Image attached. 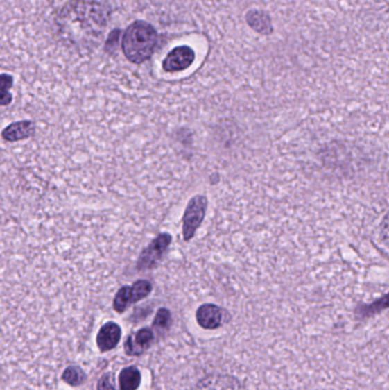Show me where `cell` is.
<instances>
[{"label":"cell","instance_id":"cell-1","mask_svg":"<svg viewBox=\"0 0 389 390\" xmlns=\"http://www.w3.org/2000/svg\"><path fill=\"white\" fill-rule=\"evenodd\" d=\"M158 44V33L155 28L137 21L126 30L123 38V51L126 58L132 63H143L151 58Z\"/></svg>","mask_w":389,"mask_h":390},{"label":"cell","instance_id":"cell-2","mask_svg":"<svg viewBox=\"0 0 389 390\" xmlns=\"http://www.w3.org/2000/svg\"><path fill=\"white\" fill-rule=\"evenodd\" d=\"M208 200L203 195L194 196L187 205L183 217L184 240L190 241L194 237L206 216Z\"/></svg>","mask_w":389,"mask_h":390},{"label":"cell","instance_id":"cell-3","mask_svg":"<svg viewBox=\"0 0 389 390\" xmlns=\"http://www.w3.org/2000/svg\"><path fill=\"white\" fill-rule=\"evenodd\" d=\"M152 285L145 280H139L135 282L132 287L125 285L116 292L114 300H113V308L116 313H123L130 305L139 303L141 299L148 297L151 294Z\"/></svg>","mask_w":389,"mask_h":390},{"label":"cell","instance_id":"cell-4","mask_svg":"<svg viewBox=\"0 0 389 390\" xmlns=\"http://www.w3.org/2000/svg\"><path fill=\"white\" fill-rule=\"evenodd\" d=\"M171 244V234H160L158 237H155V240L152 241V244L141 251L137 262V269L146 271V269H155Z\"/></svg>","mask_w":389,"mask_h":390},{"label":"cell","instance_id":"cell-5","mask_svg":"<svg viewBox=\"0 0 389 390\" xmlns=\"http://www.w3.org/2000/svg\"><path fill=\"white\" fill-rule=\"evenodd\" d=\"M196 58L193 49L182 46L177 47L174 51H171L168 54L167 58H164L162 67L166 72H178V71L187 70L190 67Z\"/></svg>","mask_w":389,"mask_h":390},{"label":"cell","instance_id":"cell-6","mask_svg":"<svg viewBox=\"0 0 389 390\" xmlns=\"http://www.w3.org/2000/svg\"><path fill=\"white\" fill-rule=\"evenodd\" d=\"M194 390H247L241 381L229 374H214L200 381Z\"/></svg>","mask_w":389,"mask_h":390},{"label":"cell","instance_id":"cell-7","mask_svg":"<svg viewBox=\"0 0 389 390\" xmlns=\"http://www.w3.org/2000/svg\"><path fill=\"white\" fill-rule=\"evenodd\" d=\"M196 316L199 325L207 330L218 329L225 322V314L222 308L212 304L200 306Z\"/></svg>","mask_w":389,"mask_h":390},{"label":"cell","instance_id":"cell-8","mask_svg":"<svg viewBox=\"0 0 389 390\" xmlns=\"http://www.w3.org/2000/svg\"><path fill=\"white\" fill-rule=\"evenodd\" d=\"M121 339V329L114 322H107L101 328L97 334L96 341L101 352H109L116 348Z\"/></svg>","mask_w":389,"mask_h":390},{"label":"cell","instance_id":"cell-9","mask_svg":"<svg viewBox=\"0 0 389 390\" xmlns=\"http://www.w3.org/2000/svg\"><path fill=\"white\" fill-rule=\"evenodd\" d=\"M155 340L153 331L148 328L139 330L135 336L129 337L125 344L126 353L128 355H141L146 349L150 348Z\"/></svg>","mask_w":389,"mask_h":390},{"label":"cell","instance_id":"cell-10","mask_svg":"<svg viewBox=\"0 0 389 390\" xmlns=\"http://www.w3.org/2000/svg\"><path fill=\"white\" fill-rule=\"evenodd\" d=\"M35 124L29 120L14 122L7 126L1 133V137L7 142H17L31 137L35 134Z\"/></svg>","mask_w":389,"mask_h":390},{"label":"cell","instance_id":"cell-11","mask_svg":"<svg viewBox=\"0 0 389 390\" xmlns=\"http://www.w3.org/2000/svg\"><path fill=\"white\" fill-rule=\"evenodd\" d=\"M141 372L135 366H129L120 372L119 384L121 390H137L141 384Z\"/></svg>","mask_w":389,"mask_h":390},{"label":"cell","instance_id":"cell-12","mask_svg":"<svg viewBox=\"0 0 389 390\" xmlns=\"http://www.w3.org/2000/svg\"><path fill=\"white\" fill-rule=\"evenodd\" d=\"M13 86V77L10 74H0V106L10 105L13 97L10 90Z\"/></svg>","mask_w":389,"mask_h":390},{"label":"cell","instance_id":"cell-13","mask_svg":"<svg viewBox=\"0 0 389 390\" xmlns=\"http://www.w3.org/2000/svg\"><path fill=\"white\" fill-rule=\"evenodd\" d=\"M62 378H63V380L67 384H70V386H74V387L76 386H80L86 380V375H85L84 372H83L81 368H77V366H70V368H67Z\"/></svg>","mask_w":389,"mask_h":390},{"label":"cell","instance_id":"cell-14","mask_svg":"<svg viewBox=\"0 0 389 390\" xmlns=\"http://www.w3.org/2000/svg\"><path fill=\"white\" fill-rule=\"evenodd\" d=\"M171 312L166 308H161L158 310V313L155 315V321H153V328L158 331L167 330L171 324Z\"/></svg>","mask_w":389,"mask_h":390},{"label":"cell","instance_id":"cell-15","mask_svg":"<svg viewBox=\"0 0 389 390\" xmlns=\"http://www.w3.org/2000/svg\"><path fill=\"white\" fill-rule=\"evenodd\" d=\"M97 390H116L113 382V374L106 373L101 378L97 384Z\"/></svg>","mask_w":389,"mask_h":390}]
</instances>
